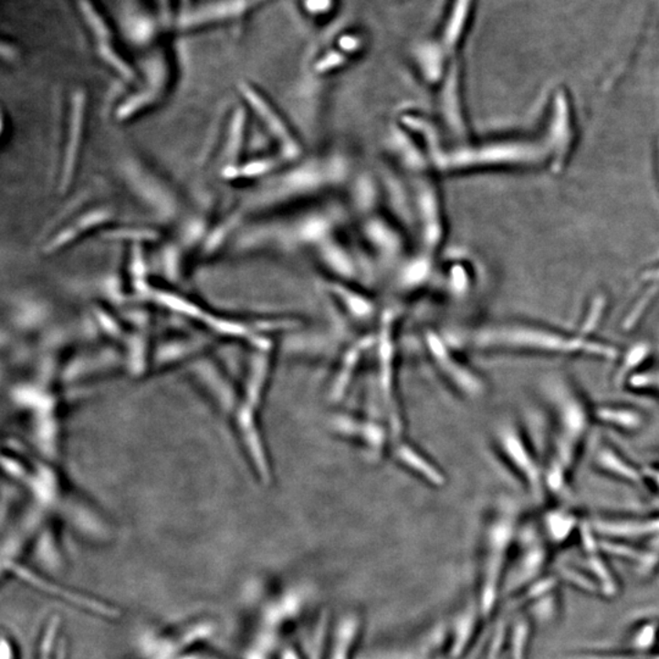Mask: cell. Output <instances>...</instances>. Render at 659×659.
I'll use <instances>...</instances> for the list:
<instances>
[{"mask_svg":"<svg viewBox=\"0 0 659 659\" xmlns=\"http://www.w3.org/2000/svg\"><path fill=\"white\" fill-rule=\"evenodd\" d=\"M447 342L457 350H474L494 352H528L557 356H585L612 361L618 350L592 336L570 334L560 330L528 322H496L461 330L448 335Z\"/></svg>","mask_w":659,"mask_h":659,"instance_id":"obj_1","label":"cell"},{"mask_svg":"<svg viewBox=\"0 0 659 659\" xmlns=\"http://www.w3.org/2000/svg\"><path fill=\"white\" fill-rule=\"evenodd\" d=\"M560 168L549 133L539 139L507 137L485 141H462L441 147L433 158L438 173H463L477 170L535 168L543 164Z\"/></svg>","mask_w":659,"mask_h":659,"instance_id":"obj_2","label":"cell"},{"mask_svg":"<svg viewBox=\"0 0 659 659\" xmlns=\"http://www.w3.org/2000/svg\"><path fill=\"white\" fill-rule=\"evenodd\" d=\"M547 396L551 404L553 430L545 466L546 484L549 492L560 494L570 485L591 415L573 387L562 380L549 383Z\"/></svg>","mask_w":659,"mask_h":659,"instance_id":"obj_3","label":"cell"},{"mask_svg":"<svg viewBox=\"0 0 659 659\" xmlns=\"http://www.w3.org/2000/svg\"><path fill=\"white\" fill-rule=\"evenodd\" d=\"M518 513L514 503L503 502L492 512L485 528L476 600L484 619L491 617L505 593L510 557L521 523Z\"/></svg>","mask_w":659,"mask_h":659,"instance_id":"obj_4","label":"cell"},{"mask_svg":"<svg viewBox=\"0 0 659 659\" xmlns=\"http://www.w3.org/2000/svg\"><path fill=\"white\" fill-rule=\"evenodd\" d=\"M549 545L541 525L534 520L521 521L510 559L505 593H521L535 584L549 560Z\"/></svg>","mask_w":659,"mask_h":659,"instance_id":"obj_5","label":"cell"},{"mask_svg":"<svg viewBox=\"0 0 659 659\" xmlns=\"http://www.w3.org/2000/svg\"><path fill=\"white\" fill-rule=\"evenodd\" d=\"M496 447L509 468L517 474L536 501L545 498L547 490L545 466L532 450L525 434L513 424H503L495 434Z\"/></svg>","mask_w":659,"mask_h":659,"instance_id":"obj_6","label":"cell"},{"mask_svg":"<svg viewBox=\"0 0 659 659\" xmlns=\"http://www.w3.org/2000/svg\"><path fill=\"white\" fill-rule=\"evenodd\" d=\"M429 173L415 175L413 184L412 213L423 253L434 256L441 248L446 235L443 199Z\"/></svg>","mask_w":659,"mask_h":659,"instance_id":"obj_7","label":"cell"},{"mask_svg":"<svg viewBox=\"0 0 659 659\" xmlns=\"http://www.w3.org/2000/svg\"><path fill=\"white\" fill-rule=\"evenodd\" d=\"M5 571H9L14 578L19 579L24 584L30 588L37 590L43 595L52 597V599L60 601L68 606L78 608L82 612H86L90 615L105 619H117L120 615L118 608L113 604L104 602L96 597L85 595L59 584L47 578L45 574L37 573L31 568L25 567L24 564L17 563L16 560H5Z\"/></svg>","mask_w":659,"mask_h":659,"instance_id":"obj_8","label":"cell"},{"mask_svg":"<svg viewBox=\"0 0 659 659\" xmlns=\"http://www.w3.org/2000/svg\"><path fill=\"white\" fill-rule=\"evenodd\" d=\"M427 347L431 357L434 358V363L438 371L443 372L444 378L452 383V387L457 389L459 392L466 394L470 397H477L484 392L485 386L483 380L470 371L465 363L459 361V357L452 353V347L448 342L434 335L427 336Z\"/></svg>","mask_w":659,"mask_h":659,"instance_id":"obj_9","label":"cell"},{"mask_svg":"<svg viewBox=\"0 0 659 659\" xmlns=\"http://www.w3.org/2000/svg\"><path fill=\"white\" fill-rule=\"evenodd\" d=\"M249 104L256 110V115L262 121L267 133L277 141L280 155L285 162H297L302 155V143L293 132L291 126L280 113L256 90H246Z\"/></svg>","mask_w":659,"mask_h":659,"instance_id":"obj_10","label":"cell"},{"mask_svg":"<svg viewBox=\"0 0 659 659\" xmlns=\"http://www.w3.org/2000/svg\"><path fill=\"white\" fill-rule=\"evenodd\" d=\"M363 236L369 247L385 263L396 262L403 253L404 241L400 230L386 217L368 214L363 226Z\"/></svg>","mask_w":659,"mask_h":659,"instance_id":"obj_11","label":"cell"},{"mask_svg":"<svg viewBox=\"0 0 659 659\" xmlns=\"http://www.w3.org/2000/svg\"><path fill=\"white\" fill-rule=\"evenodd\" d=\"M599 534L612 539L659 538V516L633 519H601L593 524Z\"/></svg>","mask_w":659,"mask_h":659,"instance_id":"obj_12","label":"cell"},{"mask_svg":"<svg viewBox=\"0 0 659 659\" xmlns=\"http://www.w3.org/2000/svg\"><path fill=\"white\" fill-rule=\"evenodd\" d=\"M530 639L508 624L496 629L485 659H527Z\"/></svg>","mask_w":659,"mask_h":659,"instance_id":"obj_13","label":"cell"},{"mask_svg":"<svg viewBox=\"0 0 659 659\" xmlns=\"http://www.w3.org/2000/svg\"><path fill=\"white\" fill-rule=\"evenodd\" d=\"M622 652L629 654H647L659 651V622L655 618L643 619L630 630Z\"/></svg>","mask_w":659,"mask_h":659,"instance_id":"obj_14","label":"cell"},{"mask_svg":"<svg viewBox=\"0 0 659 659\" xmlns=\"http://www.w3.org/2000/svg\"><path fill=\"white\" fill-rule=\"evenodd\" d=\"M360 625V618L354 614L346 615L339 622L332 637L329 659H352Z\"/></svg>","mask_w":659,"mask_h":659,"instance_id":"obj_15","label":"cell"},{"mask_svg":"<svg viewBox=\"0 0 659 659\" xmlns=\"http://www.w3.org/2000/svg\"><path fill=\"white\" fill-rule=\"evenodd\" d=\"M581 521L578 518L564 509H553L547 512L542 519L541 528L547 541L549 543H564L574 531L577 530Z\"/></svg>","mask_w":659,"mask_h":659,"instance_id":"obj_16","label":"cell"},{"mask_svg":"<svg viewBox=\"0 0 659 659\" xmlns=\"http://www.w3.org/2000/svg\"><path fill=\"white\" fill-rule=\"evenodd\" d=\"M600 465L604 470L630 481V483H643V472H637L632 465H628L624 459L618 457L617 454L612 451L601 452L599 458Z\"/></svg>","mask_w":659,"mask_h":659,"instance_id":"obj_17","label":"cell"},{"mask_svg":"<svg viewBox=\"0 0 659 659\" xmlns=\"http://www.w3.org/2000/svg\"><path fill=\"white\" fill-rule=\"evenodd\" d=\"M597 418L604 424L622 427V429H635L640 424V415L628 408L604 407L597 411Z\"/></svg>","mask_w":659,"mask_h":659,"instance_id":"obj_18","label":"cell"},{"mask_svg":"<svg viewBox=\"0 0 659 659\" xmlns=\"http://www.w3.org/2000/svg\"><path fill=\"white\" fill-rule=\"evenodd\" d=\"M625 383L633 390L659 393V365L657 368L636 371Z\"/></svg>","mask_w":659,"mask_h":659,"instance_id":"obj_19","label":"cell"},{"mask_svg":"<svg viewBox=\"0 0 659 659\" xmlns=\"http://www.w3.org/2000/svg\"><path fill=\"white\" fill-rule=\"evenodd\" d=\"M2 648H3V654L2 658L3 659H17V647L16 643H14L12 637H8L5 635H3V643H2Z\"/></svg>","mask_w":659,"mask_h":659,"instance_id":"obj_20","label":"cell"},{"mask_svg":"<svg viewBox=\"0 0 659 659\" xmlns=\"http://www.w3.org/2000/svg\"><path fill=\"white\" fill-rule=\"evenodd\" d=\"M643 476L647 477L650 483H654V486L659 490V468L647 469V472H643Z\"/></svg>","mask_w":659,"mask_h":659,"instance_id":"obj_21","label":"cell"},{"mask_svg":"<svg viewBox=\"0 0 659 659\" xmlns=\"http://www.w3.org/2000/svg\"><path fill=\"white\" fill-rule=\"evenodd\" d=\"M280 659H302V658H300L298 654H297L295 648L286 647L285 650L281 652Z\"/></svg>","mask_w":659,"mask_h":659,"instance_id":"obj_22","label":"cell"},{"mask_svg":"<svg viewBox=\"0 0 659 659\" xmlns=\"http://www.w3.org/2000/svg\"><path fill=\"white\" fill-rule=\"evenodd\" d=\"M657 170H658V176H659V142H658V148H657Z\"/></svg>","mask_w":659,"mask_h":659,"instance_id":"obj_23","label":"cell"},{"mask_svg":"<svg viewBox=\"0 0 659 659\" xmlns=\"http://www.w3.org/2000/svg\"><path fill=\"white\" fill-rule=\"evenodd\" d=\"M422 659H426V658H422Z\"/></svg>","mask_w":659,"mask_h":659,"instance_id":"obj_24","label":"cell"}]
</instances>
